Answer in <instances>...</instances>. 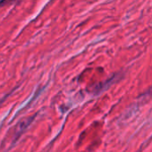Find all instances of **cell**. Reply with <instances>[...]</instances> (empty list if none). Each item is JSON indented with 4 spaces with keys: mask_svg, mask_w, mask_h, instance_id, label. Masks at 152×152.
<instances>
[{
    "mask_svg": "<svg viewBox=\"0 0 152 152\" xmlns=\"http://www.w3.org/2000/svg\"><path fill=\"white\" fill-rule=\"evenodd\" d=\"M13 1L14 0H0V7H2V6L6 5L9 2H13Z\"/></svg>",
    "mask_w": 152,
    "mask_h": 152,
    "instance_id": "obj_1",
    "label": "cell"
}]
</instances>
